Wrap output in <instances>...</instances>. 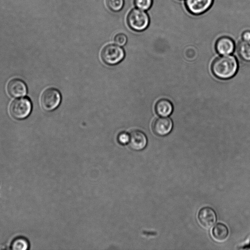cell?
I'll return each instance as SVG.
<instances>
[{
  "mask_svg": "<svg viewBox=\"0 0 250 250\" xmlns=\"http://www.w3.org/2000/svg\"><path fill=\"white\" fill-rule=\"evenodd\" d=\"M61 99V93L57 89L48 88L42 92L41 96L40 104L43 110L51 111L59 105Z\"/></svg>",
  "mask_w": 250,
  "mask_h": 250,
  "instance_id": "obj_5",
  "label": "cell"
},
{
  "mask_svg": "<svg viewBox=\"0 0 250 250\" xmlns=\"http://www.w3.org/2000/svg\"><path fill=\"white\" fill-rule=\"evenodd\" d=\"M229 230L227 226L223 223L216 224L212 228L211 235L218 242H224L228 237Z\"/></svg>",
  "mask_w": 250,
  "mask_h": 250,
  "instance_id": "obj_13",
  "label": "cell"
},
{
  "mask_svg": "<svg viewBox=\"0 0 250 250\" xmlns=\"http://www.w3.org/2000/svg\"><path fill=\"white\" fill-rule=\"evenodd\" d=\"M127 42V37L124 34H118L114 38V42L119 46H123Z\"/></svg>",
  "mask_w": 250,
  "mask_h": 250,
  "instance_id": "obj_18",
  "label": "cell"
},
{
  "mask_svg": "<svg viewBox=\"0 0 250 250\" xmlns=\"http://www.w3.org/2000/svg\"><path fill=\"white\" fill-rule=\"evenodd\" d=\"M147 142L146 136L141 131L134 130L130 132L128 143L132 149L142 150L146 146Z\"/></svg>",
  "mask_w": 250,
  "mask_h": 250,
  "instance_id": "obj_10",
  "label": "cell"
},
{
  "mask_svg": "<svg viewBox=\"0 0 250 250\" xmlns=\"http://www.w3.org/2000/svg\"><path fill=\"white\" fill-rule=\"evenodd\" d=\"M213 1V0H186V5L192 14L200 15L209 9Z\"/></svg>",
  "mask_w": 250,
  "mask_h": 250,
  "instance_id": "obj_8",
  "label": "cell"
},
{
  "mask_svg": "<svg viewBox=\"0 0 250 250\" xmlns=\"http://www.w3.org/2000/svg\"><path fill=\"white\" fill-rule=\"evenodd\" d=\"M242 38L243 40L250 41V31L246 30L242 34Z\"/></svg>",
  "mask_w": 250,
  "mask_h": 250,
  "instance_id": "obj_20",
  "label": "cell"
},
{
  "mask_svg": "<svg viewBox=\"0 0 250 250\" xmlns=\"http://www.w3.org/2000/svg\"><path fill=\"white\" fill-rule=\"evenodd\" d=\"M173 123L170 118L162 117L156 119L153 122L152 128L157 135L165 136L171 131Z\"/></svg>",
  "mask_w": 250,
  "mask_h": 250,
  "instance_id": "obj_7",
  "label": "cell"
},
{
  "mask_svg": "<svg viewBox=\"0 0 250 250\" xmlns=\"http://www.w3.org/2000/svg\"><path fill=\"white\" fill-rule=\"evenodd\" d=\"M32 107L31 101L28 98H21L16 99L11 102L9 111L13 118L21 120L29 115Z\"/></svg>",
  "mask_w": 250,
  "mask_h": 250,
  "instance_id": "obj_2",
  "label": "cell"
},
{
  "mask_svg": "<svg viewBox=\"0 0 250 250\" xmlns=\"http://www.w3.org/2000/svg\"><path fill=\"white\" fill-rule=\"evenodd\" d=\"M134 3L138 9L147 10L151 6L152 0H134Z\"/></svg>",
  "mask_w": 250,
  "mask_h": 250,
  "instance_id": "obj_17",
  "label": "cell"
},
{
  "mask_svg": "<svg viewBox=\"0 0 250 250\" xmlns=\"http://www.w3.org/2000/svg\"><path fill=\"white\" fill-rule=\"evenodd\" d=\"M108 8L112 11L118 12L123 7L124 0H106Z\"/></svg>",
  "mask_w": 250,
  "mask_h": 250,
  "instance_id": "obj_16",
  "label": "cell"
},
{
  "mask_svg": "<svg viewBox=\"0 0 250 250\" xmlns=\"http://www.w3.org/2000/svg\"><path fill=\"white\" fill-rule=\"evenodd\" d=\"M173 105L168 100L160 99L157 102L155 106L156 113L161 117H167L170 115L173 111Z\"/></svg>",
  "mask_w": 250,
  "mask_h": 250,
  "instance_id": "obj_12",
  "label": "cell"
},
{
  "mask_svg": "<svg viewBox=\"0 0 250 250\" xmlns=\"http://www.w3.org/2000/svg\"><path fill=\"white\" fill-rule=\"evenodd\" d=\"M11 248L14 250H26L29 248V243L25 238L17 237L12 242Z\"/></svg>",
  "mask_w": 250,
  "mask_h": 250,
  "instance_id": "obj_15",
  "label": "cell"
},
{
  "mask_svg": "<svg viewBox=\"0 0 250 250\" xmlns=\"http://www.w3.org/2000/svg\"><path fill=\"white\" fill-rule=\"evenodd\" d=\"M118 142L123 145H125L129 142V135L125 132H121L118 136Z\"/></svg>",
  "mask_w": 250,
  "mask_h": 250,
  "instance_id": "obj_19",
  "label": "cell"
},
{
  "mask_svg": "<svg viewBox=\"0 0 250 250\" xmlns=\"http://www.w3.org/2000/svg\"><path fill=\"white\" fill-rule=\"evenodd\" d=\"M237 51L241 58L250 61V41L243 40L239 42Z\"/></svg>",
  "mask_w": 250,
  "mask_h": 250,
  "instance_id": "obj_14",
  "label": "cell"
},
{
  "mask_svg": "<svg viewBox=\"0 0 250 250\" xmlns=\"http://www.w3.org/2000/svg\"><path fill=\"white\" fill-rule=\"evenodd\" d=\"M129 26L136 31L145 30L149 23V18L146 12L140 9H134L127 16Z\"/></svg>",
  "mask_w": 250,
  "mask_h": 250,
  "instance_id": "obj_4",
  "label": "cell"
},
{
  "mask_svg": "<svg viewBox=\"0 0 250 250\" xmlns=\"http://www.w3.org/2000/svg\"><path fill=\"white\" fill-rule=\"evenodd\" d=\"M125 56L123 49L118 45L108 44L101 52V58L104 63L108 65H115L121 62Z\"/></svg>",
  "mask_w": 250,
  "mask_h": 250,
  "instance_id": "obj_3",
  "label": "cell"
},
{
  "mask_svg": "<svg viewBox=\"0 0 250 250\" xmlns=\"http://www.w3.org/2000/svg\"><path fill=\"white\" fill-rule=\"evenodd\" d=\"M234 46L233 40L228 37L219 38L215 44L216 50L221 55H229L232 53L234 49Z\"/></svg>",
  "mask_w": 250,
  "mask_h": 250,
  "instance_id": "obj_11",
  "label": "cell"
},
{
  "mask_svg": "<svg viewBox=\"0 0 250 250\" xmlns=\"http://www.w3.org/2000/svg\"><path fill=\"white\" fill-rule=\"evenodd\" d=\"M238 67L237 61L233 56L223 55L214 60L211 69L213 74L216 77L226 80L235 75Z\"/></svg>",
  "mask_w": 250,
  "mask_h": 250,
  "instance_id": "obj_1",
  "label": "cell"
},
{
  "mask_svg": "<svg viewBox=\"0 0 250 250\" xmlns=\"http://www.w3.org/2000/svg\"><path fill=\"white\" fill-rule=\"evenodd\" d=\"M197 219L203 228L208 229L214 225L217 220V216L213 208L209 207H204L198 211Z\"/></svg>",
  "mask_w": 250,
  "mask_h": 250,
  "instance_id": "obj_6",
  "label": "cell"
},
{
  "mask_svg": "<svg viewBox=\"0 0 250 250\" xmlns=\"http://www.w3.org/2000/svg\"><path fill=\"white\" fill-rule=\"evenodd\" d=\"M8 94L15 98L24 96L27 93V86L24 82L19 79H13L7 84Z\"/></svg>",
  "mask_w": 250,
  "mask_h": 250,
  "instance_id": "obj_9",
  "label": "cell"
}]
</instances>
